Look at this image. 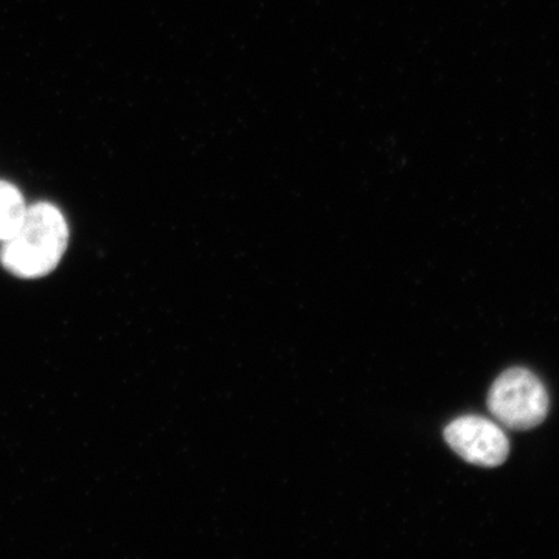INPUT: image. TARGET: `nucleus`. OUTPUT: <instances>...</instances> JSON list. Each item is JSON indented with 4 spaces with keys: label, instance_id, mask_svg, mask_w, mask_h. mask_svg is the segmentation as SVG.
Here are the masks:
<instances>
[{
    "label": "nucleus",
    "instance_id": "nucleus-2",
    "mask_svg": "<svg viewBox=\"0 0 559 559\" xmlns=\"http://www.w3.org/2000/svg\"><path fill=\"white\" fill-rule=\"evenodd\" d=\"M488 409L500 425L513 430L539 426L549 414V393L527 369L503 371L488 393Z\"/></svg>",
    "mask_w": 559,
    "mask_h": 559
},
{
    "label": "nucleus",
    "instance_id": "nucleus-4",
    "mask_svg": "<svg viewBox=\"0 0 559 559\" xmlns=\"http://www.w3.org/2000/svg\"><path fill=\"white\" fill-rule=\"evenodd\" d=\"M27 205L24 197L13 183L0 180V241L9 240L20 229Z\"/></svg>",
    "mask_w": 559,
    "mask_h": 559
},
{
    "label": "nucleus",
    "instance_id": "nucleus-1",
    "mask_svg": "<svg viewBox=\"0 0 559 559\" xmlns=\"http://www.w3.org/2000/svg\"><path fill=\"white\" fill-rule=\"evenodd\" d=\"M69 245L64 215L50 202L27 207L20 229L0 246V264L14 277L36 280L57 270Z\"/></svg>",
    "mask_w": 559,
    "mask_h": 559
},
{
    "label": "nucleus",
    "instance_id": "nucleus-3",
    "mask_svg": "<svg viewBox=\"0 0 559 559\" xmlns=\"http://www.w3.org/2000/svg\"><path fill=\"white\" fill-rule=\"evenodd\" d=\"M444 440L465 462L484 468H496L509 459L510 441L506 432L491 419L477 415L450 423L444 429Z\"/></svg>",
    "mask_w": 559,
    "mask_h": 559
}]
</instances>
